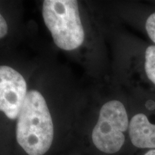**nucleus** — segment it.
<instances>
[{"label": "nucleus", "mask_w": 155, "mask_h": 155, "mask_svg": "<svg viewBox=\"0 0 155 155\" xmlns=\"http://www.w3.org/2000/svg\"><path fill=\"white\" fill-rule=\"evenodd\" d=\"M53 137V119L47 103L38 91H30L17 118V142L29 155H43L51 147Z\"/></svg>", "instance_id": "nucleus-1"}, {"label": "nucleus", "mask_w": 155, "mask_h": 155, "mask_svg": "<svg viewBox=\"0 0 155 155\" xmlns=\"http://www.w3.org/2000/svg\"><path fill=\"white\" fill-rule=\"evenodd\" d=\"M42 17L58 48L73 50L82 45L85 33L77 1L45 0L42 5Z\"/></svg>", "instance_id": "nucleus-2"}, {"label": "nucleus", "mask_w": 155, "mask_h": 155, "mask_svg": "<svg viewBox=\"0 0 155 155\" xmlns=\"http://www.w3.org/2000/svg\"><path fill=\"white\" fill-rule=\"evenodd\" d=\"M129 126L123 104L116 100L110 101L101 108L98 120L92 132L93 142L102 152H118L124 144V132L129 129Z\"/></svg>", "instance_id": "nucleus-3"}, {"label": "nucleus", "mask_w": 155, "mask_h": 155, "mask_svg": "<svg viewBox=\"0 0 155 155\" xmlns=\"http://www.w3.org/2000/svg\"><path fill=\"white\" fill-rule=\"evenodd\" d=\"M27 94V83L12 68L0 65V111L9 119L18 118Z\"/></svg>", "instance_id": "nucleus-4"}, {"label": "nucleus", "mask_w": 155, "mask_h": 155, "mask_svg": "<svg viewBox=\"0 0 155 155\" xmlns=\"http://www.w3.org/2000/svg\"><path fill=\"white\" fill-rule=\"evenodd\" d=\"M129 134L134 147L155 150V124L149 121L145 114H137L131 118Z\"/></svg>", "instance_id": "nucleus-5"}, {"label": "nucleus", "mask_w": 155, "mask_h": 155, "mask_svg": "<svg viewBox=\"0 0 155 155\" xmlns=\"http://www.w3.org/2000/svg\"><path fill=\"white\" fill-rule=\"evenodd\" d=\"M144 68L148 78L155 85V45L149 46L147 48Z\"/></svg>", "instance_id": "nucleus-6"}, {"label": "nucleus", "mask_w": 155, "mask_h": 155, "mask_svg": "<svg viewBox=\"0 0 155 155\" xmlns=\"http://www.w3.org/2000/svg\"><path fill=\"white\" fill-rule=\"evenodd\" d=\"M145 27L149 37L155 43V12L147 18Z\"/></svg>", "instance_id": "nucleus-7"}, {"label": "nucleus", "mask_w": 155, "mask_h": 155, "mask_svg": "<svg viewBox=\"0 0 155 155\" xmlns=\"http://www.w3.org/2000/svg\"><path fill=\"white\" fill-rule=\"evenodd\" d=\"M8 32V26L5 18L0 14V39L3 38Z\"/></svg>", "instance_id": "nucleus-8"}, {"label": "nucleus", "mask_w": 155, "mask_h": 155, "mask_svg": "<svg viewBox=\"0 0 155 155\" xmlns=\"http://www.w3.org/2000/svg\"><path fill=\"white\" fill-rule=\"evenodd\" d=\"M144 155H155V150H150L147 153H145Z\"/></svg>", "instance_id": "nucleus-9"}]
</instances>
